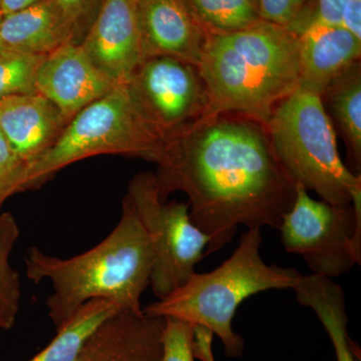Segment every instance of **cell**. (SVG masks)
<instances>
[{
	"instance_id": "obj_1",
	"label": "cell",
	"mask_w": 361,
	"mask_h": 361,
	"mask_svg": "<svg viewBox=\"0 0 361 361\" xmlns=\"http://www.w3.org/2000/svg\"><path fill=\"white\" fill-rule=\"evenodd\" d=\"M156 164L161 198L187 195L190 218L209 238L206 256L230 243L240 226L279 229L296 196L264 126L238 114L190 126L164 142Z\"/></svg>"
},
{
	"instance_id": "obj_2",
	"label": "cell",
	"mask_w": 361,
	"mask_h": 361,
	"mask_svg": "<svg viewBox=\"0 0 361 361\" xmlns=\"http://www.w3.org/2000/svg\"><path fill=\"white\" fill-rule=\"evenodd\" d=\"M153 264L148 234L127 196L118 224L90 250L63 259L32 247L25 256L28 279L51 284L47 308L56 329L94 299H106L123 310L142 312V296L151 283Z\"/></svg>"
},
{
	"instance_id": "obj_3",
	"label": "cell",
	"mask_w": 361,
	"mask_h": 361,
	"mask_svg": "<svg viewBox=\"0 0 361 361\" xmlns=\"http://www.w3.org/2000/svg\"><path fill=\"white\" fill-rule=\"evenodd\" d=\"M198 68L209 96L205 118L238 114L265 127L300 85L299 37L266 21L211 35Z\"/></svg>"
},
{
	"instance_id": "obj_4",
	"label": "cell",
	"mask_w": 361,
	"mask_h": 361,
	"mask_svg": "<svg viewBox=\"0 0 361 361\" xmlns=\"http://www.w3.org/2000/svg\"><path fill=\"white\" fill-rule=\"evenodd\" d=\"M261 229H249L229 258L210 272H194L164 298L142 308L147 314L172 317L203 326L222 341L226 355L243 353V337L233 330V318L249 297L268 290L292 289L301 273L263 260Z\"/></svg>"
},
{
	"instance_id": "obj_5",
	"label": "cell",
	"mask_w": 361,
	"mask_h": 361,
	"mask_svg": "<svg viewBox=\"0 0 361 361\" xmlns=\"http://www.w3.org/2000/svg\"><path fill=\"white\" fill-rule=\"evenodd\" d=\"M265 128L278 161L296 186L331 205L361 199L360 175L342 161L320 94L297 87L277 104Z\"/></svg>"
},
{
	"instance_id": "obj_6",
	"label": "cell",
	"mask_w": 361,
	"mask_h": 361,
	"mask_svg": "<svg viewBox=\"0 0 361 361\" xmlns=\"http://www.w3.org/2000/svg\"><path fill=\"white\" fill-rule=\"evenodd\" d=\"M163 144L135 115L125 85H116L73 116L51 148L26 167L23 191L90 157L123 155L156 163Z\"/></svg>"
},
{
	"instance_id": "obj_7",
	"label": "cell",
	"mask_w": 361,
	"mask_h": 361,
	"mask_svg": "<svg viewBox=\"0 0 361 361\" xmlns=\"http://www.w3.org/2000/svg\"><path fill=\"white\" fill-rule=\"evenodd\" d=\"M127 197L153 249L149 287L157 298H164L196 272L195 267L206 256L208 236L192 222L188 204L161 198L153 173L135 175Z\"/></svg>"
},
{
	"instance_id": "obj_8",
	"label": "cell",
	"mask_w": 361,
	"mask_h": 361,
	"mask_svg": "<svg viewBox=\"0 0 361 361\" xmlns=\"http://www.w3.org/2000/svg\"><path fill=\"white\" fill-rule=\"evenodd\" d=\"M285 250L302 256L312 274L336 278L361 263V201L331 205L297 186L279 227Z\"/></svg>"
},
{
	"instance_id": "obj_9",
	"label": "cell",
	"mask_w": 361,
	"mask_h": 361,
	"mask_svg": "<svg viewBox=\"0 0 361 361\" xmlns=\"http://www.w3.org/2000/svg\"><path fill=\"white\" fill-rule=\"evenodd\" d=\"M123 85L135 115L163 142L208 111V92L198 66L180 59L145 58Z\"/></svg>"
},
{
	"instance_id": "obj_10",
	"label": "cell",
	"mask_w": 361,
	"mask_h": 361,
	"mask_svg": "<svg viewBox=\"0 0 361 361\" xmlns=\"http://www.w3.org/2000/svg\"><path fill=\"white\" fill-rule=\"evenodd\" d=\"M80 45L97 70L126 85L145 59L137 0H104Z\"/></svg>"
},
{
	"instance_id": "obj_11",
	"label": "cell",
	"mask_w": 361,
	"mask_h": 361,
	"mask_svg": "<svg viewBox=\"0 0 361 361\" xmlns=\"http://www.w3.org/2000/svg\"><path fill=\"white\" fill-rule=\"evenodd\" d=\"M116 85L97 70L80 45L73 44L45 56L35 77L37 94L56 104L68 123Z\"/></svg>"
},
{
	"instance_id": "obj_12",
	"label": "cell",
	"mask_w": 361,
	"mask_h": 361,
	"mask_svg": "<svg viewBox=\"0 0 361 361\" xmlns=\"http://www.w3.org/2000/svg\"><path fill=\"white\" fill-rule=\"evenodd\" d=\"M145 58L170 56L199 66L210 33L184 0H137Z\"/></svg>"
},
{
	"instance_id": "obj_13",
	"label": "cell",
	"mask_w": 361,
	"mask_h": 361,
	"mask_svg": "<svg viewBox=\"0 0 361 361\" xmlns=\"http://www.w3.org/2000/svg\"><path fill=\"white\" fill-rule=\"evenodd\" d=\"M165 318L122 310L94 332L77 361H160Z\"/></svg>"
},
{
	"instance_id": "obj_14",
	"label": "cell",
	"mask_w": 361,
	"mask_h": 361,
	"mask_svg": "<svg viewBox=\"0 0 361 361\" xmlns=\"http://www.w3.org/2000/svg\"><path fill=\"white\" fill-rule=\"evenodd\" d=\"M66 125L58 106L42 94H18L0 101V130L26 167L51 148Z\"/></svg>"
},
{
	"instance_id": "obj_15",
	"label": "cell",
	"mask_w": 361,
	"mask_h": 361,
	"mask_svg": "<svg viewBox=\"0 0 361 361\" xmlns=\"http://www.w3.org/2000/svg\"><path fill=\"white\" fill-rule=\"evenodd\" d=\"M298 37L299 87L320 96L336 78L360 61L361 39L342 25H312Z\"/></svg>"
},
{
	"instance_id": "obj_16",
	"label": "cell",
	"mask_w": 361,
	"mask_h": 361,
	"mask_svg": "<svg viewBox=\"0 0 361 361\" xmlns=\"http://www.w3.org/2000/svg\"><path fill=\"white\" fill-rule=\"evenodd\" d=\"M68 44H73V30L56 0H39L0 20L1 47L47 56Z\"/></svg>"
},
{
	"instance_id": "obj_17",
	"label": "cell",
	"mask_w": 361,
	"mask_h": 361,
	"mask_svg": "<svg viewBox=\"0 0 361 361\" xmlns=\"http://www.w3.org/2000/svg\"><path fill=\"white\" fill-rule=\"evenodd\" d=\"M106 299H94L84 304L61 325L51 343L28 361H77L85 344L109 318L122 311Z\"/></svg>"
},
{
	"instance_id": "obj_18",
	"label": "cell",
	"mask_w": 361,
	"mask_h": 361,
	"mask_svg": "<svg viewBox=\"0 0 361 361\" xmlns=\"http://www.w3.org/2000/svg\"><path fill=\"white\" fill-rule=\"evenodd\" d=\"M323 103L329 104L348 145L353 166L361 165V68L360 61L344 71L325 89Z\"/></svg>"
},
{
	"instance_id": "obj_19",
	"label": "cell",
	"mask_w": 361,
	"mask_h": 361,
	"mask_svg": "<svg viewBox=\"0 0 361 361\" xmlns=\"http://www.w3.org/2000/svg\"><path fill=\"white\" fill-rule=\"evenodd\" d=\"M20 236V226L13 214L0 213V332L13 329L20 312V276L11 262Z\"/></svg>"
},
{
	"instance_id": "obj_20",
	"label": "cell",
	"mask_w": 361,
	"mask_h": 361,
	"mask_svg": "<svg viewBox=\"0 0 361 361\" xmlns=\"http://www.w3.org/2000/svg\"><path fill=\"white\" fill-rule=\"evenodd\" d=\"M210 35L246 30L261 23L256 0H184Z\"/></svg>"
},
{
	"instance_id": "obj_21",
	"label": "cell",
	"mask_w": 361,
	"mask_h": 361,
	"mask_svg": "<svg viewBox=\"0 0 361 361\" xmlns=\"http://www.w3.org/2000/svg\"><path fill=\"white\" fill-rule=\"evenodd\" d=\"M44 58L0 45V101L18 94H37L35 77Z\"/></svg>"
},
{
	"instance_id": "obj_22",
	"label": "cell",
	"mask_w": 361,
	"mask_h": 361,
	"mask_svg": "<svg viewBox=\"0 0 361 361\" xmlns=\"http://www.w3.org/2000/svg\"><path fill=\"white\" fill-rule=\"evenodd\" d=\"M261 18L299 35L310 25L314 0H256Z\"/></svg>"
},
{
	"instance_id": "obj_23",
	"label": "cell",
	"mask_w": 361,
	"mask_h": 361,
	"mask_svg": "<svg viewBox=\"0 0 361 361\" xmlns=\"http://www.w3.org/2000/svg\"><path fill=\"white\" fill-rule=\"evenodd\" d=\"M194 325L165 317L160 361H195Z\"/></svg>"
},
{
	"instance_id": "obj_24",
	"label": "cell",
	"mask_w": 361,
	"mask_h": 361,
	"mask_svg": "<svg viewBox=\"0 0 361 361\" xmlns=\"http://www.w3.org/2000/svg\"><path fill=\"white\" fill-rule=\"evenodd\" d=\"M26 164L0 130V213L9 197L23 192Z\"/></svg>"
},
{
	"instance_id": "obj_25",
	"label": "cell",
	"mask_w": 361,
	"mask_h": 361,
	"mask_svg": "<svg viewBox=\"0 0 361 361\" xmlns=\"http://www.w3.org/2000/svg\"><path fill=\"white\" fill-rule=\"evenodd\" d=\"M73 30V44L80 45L96 20L104 0H56Z\"/></svg>"
},
{
	"instance_id": "obj_26",
	"label": "cell",
	"mask_w": 361,
	"mask_h": 361,
	"mask_svg": "<svg viewBox=\"0 0 361 361\" xmlns=\"http://www.w3.org/2000/svg\"><path fill=\"white\" fill-rule=\"evenodd\" d=\"M348 0H314L310 25H341L342 13Z\"/></svg>"
},
{
	"instance_id": "obj_27",
	"label": "cell",
	"mask_w": 361,
	"mask_h": 361,
	"mask_svg": "<svg viewBox=\"0 0 361 361\" xmlns=\"http://www.w3.org/2000/svg\"><path fill=\"white\" fill-rule=\"evenodd\" d=\"M213 336L210 330L203 326L194 327V355L201 361H216L213 353Z\"/></svg>"
},
{
	"instance_id": "obj_28",
	"label": "cell",
	"mask_w": 361,
	"mask_h": 361,
	"mask_svg": "<svg viewBox=\"0 0 361 361\" xmlns=\"http://www.w3.org/2000/svg\"><path fill=\"white\" fill-rule=\"evenodd\" d=\"M341 25L361 39V0H348L342 13Z\"/></svg>"
},
{
	"instance_id": "obj_29",
	"label": "cell",
	"mask_w": 361,
	"mask_h": 361,
	"mask_svg": "<svg viewBox=\"0 0 361 361\" xmlns=\"http://www.w3.org/2000/svg\"><path fill=\"white\" fill-rule=\"evenodd\" d=\"M39 1V0H0L2 16L23 11Z\"/></svg>"
},
{
	"instance_id": "obj_30",
	"label": "cell",
	"mask_w": 361,
	"mask_h": 361,
	"mask_svg": "<svg viewBox=\"0 0 361 361\" xmlns=\"http://www.w3.org/2000/svg\"><path fill=\"white\" fill-rule=\"evenodd\" d=\"M2 14H1V8H0V20H1Z\"/></svg>"
}]
</instances>
